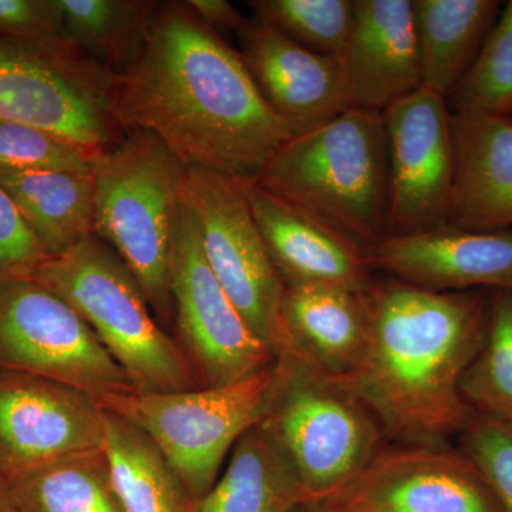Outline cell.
Returning a JSON list of instances; mask_svg holds the SVG:
<instances>
[{"mask_svg":"<svg viewBox=\"0 0 512 512\" xmlns=\"http://www.w3.org/2000/svg\"><path fill=\"white\" fill-rule=\"evenodd\" d=\"M383 117L389 144L387 238L447 227L456 151L446 99L420 87Z\"/></svg>","mask_w":512,"mask_h":512,"instance_id":"8fae6325","label":"cell"},{"mask_svg":"<svg viewBox=\"0 0 512 512\" xmlns=\"http://www.w3.org/2000/svg\"><path fill=\"white\" fill-rule=\"evenodd\" d=\"M104 409L66 384L0 370V477L103 448Z\"/></svg>","mask_w":512,"mask_h":512,"instance_id":"4fadbf2b","label":"cell"},{"mask_svg":"<svg viewBox=\"0 0 512 512\" xmlns=\"http://www.w3.org/2000/svg\"><path fill=\"white\" fill-rule=\"evenodd\" d=\"M0 512H20L9 484L0 477Z\"/></svg>","mask_w":512,"mask_h":512,"instance_id":"e575fe53","label":"cell"},{"mask_svg":"<svg viewBox=\"0 0 512 512\" xmlns=\"http://www.w3.org/2000/svg\"><path fill=\"white\" fill-rule=\"evenodd\" d=\"M20 512H123L103 448L6 481Z\"/></svg>","mask_w":512,"mask_h":512,"instance_id":"d4e9b609","label":"cell"},{"mask_svg":"<svg viewBox=\"0 0 512 512\" xmlns=\"http://www.w3.org/2000/svg\"><path fill=\"white\" fill-rule=\"evenodd\" d=\"M254 18L316 55L340 59L348 45L355 0H252Z\"/></svg>","mask_w":512,"mask_h":512,"instance_id":"83f0119b","label":"cell"},{"mask_svg":"<svg viewBox=\"0 0 512 512\" xmlns=\"http://www.w3.org/2000/svg\"><path fill=\"white\" fill-rule=\"evenodd\" d=\"M185 165L144 130L92 158L94 235L123 259L160 325L174 322L170 264Z\"/></svg>","mask_w":512,"mask_h":512,"instance_id":"277c9868","label":"cell"},{"mask_svg":"<svg viewBox=\"0 0 512 512\" xmlns=\"http://www.w3.org/2000/svg\"><path fill=\"white\" fill-rule=\"evenodd\" d=\"M237 37L262 99L292 137L349 110L340 59L309 52L255 18Z\"/></svg>","mask_w":512,"mask_h":512,"instance_id":"e0dca14e","label":"cell"},{"mask_svg":"<svg viewBox=\"0 0 512 512\" xmlns=\"http://www.w3.org/2000/svg\"><path fill=\"white\" fill-rule=\"evenodd\" d=\"M276 383L264 424L301 485L306 505L345 491L386 436L375 414L340 380L288 352L276 355Z\"/></svg>","mask_w":512,"mask_h":512,"instance_id":"8992f818","label":"cell"},{"mask_svg":"<svg viewBox=\"0 0 512 512\" xmlns=\"http://www.w3.org/2000/svg\"><path fill=\"white\" fill-rule=\"evenodd\" d=\"M373 272L431 292H512V229L444 227L384 239L367 252Z\"/></svg>","mask_w":512,"mask_h":512,"instance_id":"2e32d148","label":"cell"},{"mask_svg":"<svg viewBox=\"0 0 512 512\" xmlns=\"http://www.w3.org/2000/svg\"><path fill=\"white\" fill-rule=\"evenodd\" d=\"M110 106L124 131H148L185 167L232 180H256L292 138L238 50L187 2L157 3L136 56L113 74Z\"/></svg>","mask_w":512,"mask_h":512,"instance_id":"6da1fadb","label":"cell"},{"mask_svg":"<svg viewBox=\"0 0 512 512\" xmlns=\"http://www.w3.org/2000/svg\"><path fill=\"white\" fill-rule=\"evenodd\" d=\"M474 413L512 424V292L491 291L483 348L460 382Z\"/></svg>","mask_w":512,"mask_h":512,"instance_id":"4316f807","label":"cell"},{"mask_svg":"<svg viewBox=\"0 0 512 512\" xmlns=\"http://www.w3.org/2000/svg\"><path fill=\"white\" fill-rule=\"evenodd\" d=\"M0 39L62 66L103 67L73 42L55 0H0Z\"/></svg>","mask_w":512,"mask_h":512,"instance_id":"f546056e","label":"cell"},{"mask_svg":"<svg viewBox=\"0 0 512 512\" xmlns=\"http://www.w3.org/2000/svg\"><path fill=\"white\" fill-rule=\"evenodd\" d=\"M256 184L369 252L389 228V144L383 113L349 109L292 137Z\"/></svg>","mask_w":512,"mask_h":512,"instance_id":"3957f363","label":"cell"},{"mask_svg":"<svg viewBox=\"0 0 512 512\" xmlns=\"http://www.w3.org/2000/svg\"><path fill=\"white\" fill-rule=\"evenodd\" d=\"M94 153L40 128L0 120V168L90 174Z\"/></svg>","mask_w":512,"mask_h":512,"instance_id":"4dcf8cb0","label":"cell"},{"mask_svg":"<svg viewBox=\"0 0 512 512\" xmlns=\"http://www.w3.org/2000/svg\"><path fill=\"white\" fill-rule=\"evenodd\" d=\"M187 3L205 25L224 39L225 36H237L248 20L225 0H188Z\"/></svg>","mask_w":512,"mask_h":512,"instance_id":"836d02e7","label":"cell"},{"mask_svg":"<svg viewBox=\"0 0 512 512\" xmlns=\"http://www.w3.org/2000/svg\"><path fill=\"white\" fill-rule=\"evenodd\" d=\"M511 119H512V117H511Z\"/></svg>","mask_w":512,"mask_h":512,"instance_id":"8d00e7d4","label":"cell"},{"mask_svg":"<svg viewBox=\"0 0 512 512\" xmlns=\"http://www.w3.org/2000/svg\"><path fill=\"white\" fill-rule=\"evenodd\" d=\"M456 170L447 227L512 229V119L453 113Z\"/></svg>","mask_w":512,"mask_h":512,"instance_id":"d6986e66","label":"cell"},{"mask_svg":"<svg viewBox=\"0 0 512 512\" xmlns=\"http://www.w3.org/2000/svg\"><path fill=\"white\" fill-rule=\"evenodd\" d=\"M315 507L335 512H503L476 466L447 444L384 447L345 491Z\"/></svg>","mask_w":512,"mask_h":512,"instance_id":"5bb4252c","label":"cell"},{"mask_svg":"<svg viewBox=\"0 0 512 512\" xmlns=\"http://www.w3.org/2000/svg\"><path fill=\"white\" fill-rule=\"evenodd\" d=\"M30 278L86 320L136 393L200 389L183 349L154 316L130 269L96 235L66 254L46 258Z\"/></svg>","mask_w":512,"mask_h":512,"instance_id":"5b68a950","label":"cell"},{"mask_svg":"<svg viewBox=\"0 0 512 512\" xmlns=\"http://www.w3.org/2000/svg\"><path fill=\"white\" fill-rule=\"evenodd\" d=\"M46 258L18 208L0 188V282L32 275Z\"/></svg>","mask_w":512,"mask_h":512,"instance_id":"d6a6232c","label":"cell"},{"mask_svg":"<svg viewBox=\"0 0 512 512\" xmlns=\"http://www.w3.org/2000/svg\"><path fill=\"white\" fill-rule=\"evenodd\" d=\"M0 370L55 380L99 400L136 393L86 320L30 276L0 282Z\"/></svg>","mask_w":512,"mask_h":512,"instance_id":"ba28073f","label":"cell"},{"mask_svg":"<svg viewBox=\"0 0 512 512\" xmlns=\"http://www.w3.org/2000/svg\"><path fill=\"white\" fill-rule=\"evenodd\" d=\"M113 73L74 69L0 39V120L26 124L87 150L113 146L124 130L111 113Z\"/></svg>","mask_w":512,"mask_h":512,"instance_id":"7c38bea8","label":"cell"},{"mask_svg":"<svg viewBox=\"0 0 512 512\" xmlns=\"http://www.w3.org/2000/svg\"><path fill=\"white\" fill-rule=\"evenodd\" d=\"M365 355L343 383L372 410L387 443L443 446L473 410L461 377L483 348L491 291L431 292L397 279L369 291Z\"/></svg>","mask_w":512,"mask_h":512,"instance_id":"7a4b0ae2","label":"cell"},{"mask_svg":"<svg viewBox=\"0 0 512 512\" xmlns=\"http://www.w3.org/2000/svg\"><path fill=\"white\" fill-rule=\"evenodd\" d=\"M503 8L500 0H413L423 87L447 99L470 72Z\"/></svg>","mask_w":512,"mask_h":512,"instance_id":"44dd1931","label":"cell"},{"mask_svg":"<svg viewBox=\"0 0 512 512\" xmlns=\"http://www.w3.org/2000/svg\"><path fill=\"white\" fill-rule=\"evenodd\" d=\"M276 363L241 382L188 392L123 394L99 400L144 431L194 503L217 483L237 441L261 423L274 393Z\"/></svg>","mask_w":512,"mask_h":512,"instance_id":"52a82bcc","label":"cell"},{"mask_svg":"<svg viewBox=\"0 0 512 512\" xmlns=\"http://www.w3.org/2000/svg\"><path fill=\"white\" fill-rule=\"evenodd\" d=\"M181 192L194 215L212 274L252 332L276 355L284 342L285 286L266 251L241 181L185 168Z\"/></svg>","mask_w":512,"mask_h":512,"instance_id":"9c48e42d","label":"cell"},{"mask_svg":"<svg viewBox=\"0 0 512 512\" xmlns=\"http://www.w3.org/2000/svg\"><path fill=\"white\" fill-rule=\"evenodd\" d=\"M369 291L339 286L285 289L284 342L276 355L288 352L326 376L348 379L369 342Z\"/></svg>","mask_w":512,"mask_h":512,"instance_id":"ffe728a7","label":"cell"},{"mask_svg":"<svg viewBox=\"0 0 512 512\" xmlns=\"http://www.w3.org/2000/svg\"><path fill=\"white\" fill-rule=\"evenodd\" d=\"M174 339L201 387L228 386L274 366V350L252 332L212 274L190 205L181 211L170 264Z\"/></svg>","mask_w":512,"mask_h":512,"instance_id":"30bf717a","label":"cell"},{"mask_svg":"<svg viewBox=\"0 0 512 512\" xmlns=\"http://www.w3.org/2000/svg\"><path fill=\"white\" fill-rule=\"evenodd\" d=\"M340 66L349 109L384 113L423 87L413 0H355Z\"/></svg>","mask_w":512,"mask_h":512,"instance_id":"ac0fdd59","label":"cell"},{"mask_svg":"<svg viewBox=\"0 0 512 512\" xmlns=\"http://www.w3.org/2000/svg\"><path fill=\"white\" fill-rule=\"evenodd\" d=\"M74 43L110 73L119 74L136 56L158 2L146 0H55Z\"/></svg>","mask_w":512,"mask_h":512,"instance_id":"484cf974","label":"cell"},{"mask_svg":"<svg viewBox=\"0 0 512 512\" xmlns=\"http://www.w3.org/2000/svg\"><path fill=\"white\" fill-rule=\"evenodd\" d=\"M241 185L285 289L339 286L366 292L372 288L376 279L367 252L355 241L254 180Z\"/></svg>","mask_w":512,"mask_h":512,"instance_id":"9a60e30c","label":"cell"},{"mask_svg":"<svg viewBox=\"0 0 512 512\" xmlns=\"http://www.w3.org/2000/svg\"><path fill=\"white\" fill-rule=\"evenodd\" d=\"M446 101L454 114L512 117V0L504 3L476 62Z\"/></svg>","mask_w":512,"mask_h":512,"instance_id":"f1b7e54d","label":"cell"},{"mask_svg":"<svg viewBox=\"0 0 512 512\" xmlns=\"http://www.w3.org/2000/svg\"><path fill=\"white\" fill-rule=\"evenodd\" d=\"M305 505L284 454L258 423L237 441L227 470L192 512H295Z\"/></svg>","mask_w":512,"mask_h":512,"instance_id":"603a6c76","label":"cell"},{"mask_svg":"<svg viewBox=\"0 0 512 512\" xmlns=\"http://www.w3.org/2000/svg\"><path fill=\"white\" fill-rule=\"evenodd\" d=\"M306 507L313 508L312 512H335V511L323 510V508L315 507V505H306Z\"/></svg>","mask_w":512,"mask_h":512,"instance_id":"d590c367","label":"cell"},{"mask_svg":"<svg viewBox=\"0 0 512 512\" xmlns=\"http://www.w3.org/2000/svg\"><path fill=\"white\" fill-rule=\"evenodd\" d=\"M0 188L18 208L47 258L94 235L92 173L0 168Z\"/></svg>","mask_w":512,"mask_h":512,"instance_id":"7402d4cb","label":"cell"},{"mask_svg":"<svg viewBox=\"0 0 512 512\" xmlns=\"http://www.w3.org/2000/svg\"><path fill=\"white\" fill-rule=\"evenodd\" d=\"M103 454L123 512L194 510V501L157 444L143 430L107 409Z\"/></svg>","mask_w":512,"mask_h":512,"instance_id":"cb8c5ba5","label":"cell"},{"mask_svg":"<svg viewBox=\"0 0 512 512\" xmlns=\"http://www.w3.org/2000/svg\"><path fill=\"white\" fill-rule=\"evenodd\" d=\"M460 451L487 481L503 512H512V424L473 413L461 431Z\"/></svg>","mask_w":512,"mask_h":512,"instance_id":"1f68e13d","label":"cell"}]
</instances>
